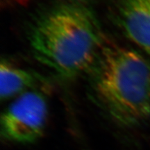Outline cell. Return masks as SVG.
Listing matches in <instances>:
<instances>
[{
	"mask_svg": "<svg viewBox=\"0 0 150 150\" xmlns=\"http://www.w3.org/2000/svg\"><path fill=\"white\" fill-rule=\"evenodd\" d=\"M97 106L115 122L133 127L150 117V59L116 45L103 47L90 68Z\"/></svg>",
	"mask_w": 150,
	"mask_h": 150,
	"instance_id": "7a4b0ae2",
	"label": "cell"
},
{
	"mask_svg": "<svg viewBox=\"0 0 150 150\" xmlns=\"http://www.w3.org/2000/svg\"><path fill=\"white\" fill-rule=\"evenodd\" d=\"M29 41L35 59L64 78L89 70L104 46L89 0L57 1L35 19Z\"/></svg>",
	"mask_w": 150,
	"mask_h": 150,
	"instance_id": "6da1fadb",
	"label": "cell"
},
{
	"mask_svg": "<svg viewBox=\"0 0 150 150\" xmlns=\"http://www.w3.org/2000/svg\"><path fill=\"white\" fill-rule=\"evenodd\" d=\"M0 79L2 101L18 97L42 81V77L38 73L16 66L6 59L1 61Z\"/></svg>",
	"mask_w": 150,
	"mask_h": 150,
	"instance_id": "5b68a950",
	"label": "cell"
},
{
	"mask_svg": "<svg viewBox=\"0 0 150 150\" xmlns=\"http://www.w3.org/2000/svg\"><path fill=\"white\" fill-rule=\"evenodd\" d=\"M115 18L127 38L150 53V0H118Z\"/></svg>",
	"mask_w": 150,
	"mask_h": 150,
	"instance_id": "277c9868",
	"label": "cell"
},
{
	"mask_svg": "<svg viewBox=\"0 0 150 150\" xmlns=\"http://www.w3.org/2000/svg\"><path fill=\"white\" fill-rule=\"evenodd\" d=\"M48 117V105L40 92L19 95L1 117L3 138L18 143H32L43 135Z\"/></svg>",
	"mask_w": 150,
	"mask_h": 150,
	"instance_id": "3957f363",
	"label": "cell"
}]
</instances>
